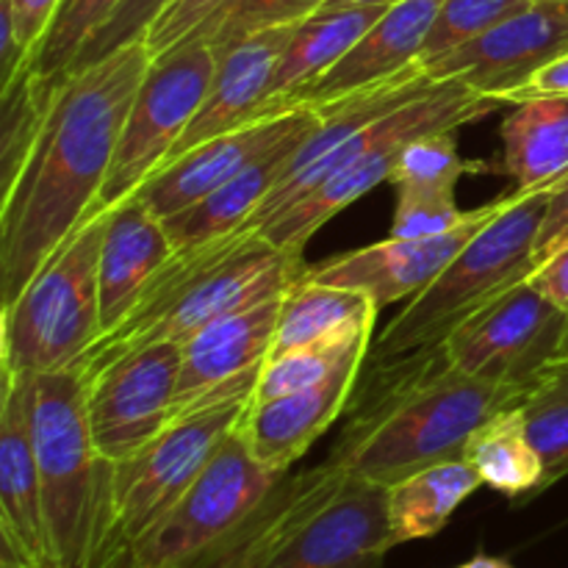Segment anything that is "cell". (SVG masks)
<instances>
[{
    "instance_id": "6",
    "label": "cell",
    "mask_w": 568,
    "mask_h": 568,
    "mask_svg": "<svg viewBox=\"0 0 568 568\" xmlns=\"http://www.w3.org/2000/svg\"><path fill=\"white\" fill-rule=\"evenodd\" d=\"M33 449L59 568H120L111 503V464L94 447L81 366L33 375Z\"/></svg>"
},
{
    "instance_id": "47",
    "label": "cell",
    "mask_w": 568,
    "mask_h": 568,
    "mask_svg": "<svg viewBox=\"0 0 568 568\" xmlns=\"http://www.w3.org/2000/svg\"><path fill=\"white\" fill-rule=\"evenodd\" d=\"M120 568H128V566H125V564H122V566H120Z\"/></svg>"
},
{
    "instance_id": "10",
    "label": "cell",
    "mask_w": 568,
    "mask_h": 568,
    "mask_svg": "<svg viewBox=\"0 0 568 568\" xmlns=\"http://www.w3.org/2000/svg\"><path fill=\"white\" fill-rule=\"evenodd\" d=\"M253 397H233L175 416L131 458L111 464V503L120 547L153 530L203 475L216 449L239 430Z\"/></svg>"
},
{
    "instance_id": "44",
    "label": "cell",
    "mask_w": 568,
    "mask_h": 568,
    "mask_svg": "<svg viewBox=\"0 0 568 568\" xmlns=\"http://www.w3.org/2000/svg\"><path fill=\"white\" fill-rule=\"evenodd\" d=\"M455 568H514L508 560L503 558H491V555H477V558L466 560V564L455 566Z\"/></svg>"
},
{
    "instance_id": "30",
    "label": "cell",
    "mask_w": 568,
    "mask_h": 568,
    "mask_svg": "<svg viewBox=\"0 0 568 568\" xmlns=\"http://www.w3.org/2000/svg\"><path fill=\"white\" fill-rule=\"evenodd\" d=\"M67 81V78H64ZM64 81H39L31 72H22L9 89L0 92V194L9 192L20 170L26 166L39 133H42L44 116L50 103Z\"/></svg>"
},
{
    "instance_id": "32",
    "label": "cell",
    "mask_w": 568,
    "mask_h": 568,
    "mask_svg": "<svg viewBox=\"0 0 568 568\" xmlns=\"http://www.w3.org/2000/svg\"><path fill=\"white\" fill-rule=\"evenodd\" d=\"M372 333L355 338H344V342H322L311 344V347L292 349V353L275 355L266 358L264 372L255 386L253 405L272 403V399L288 397V394L305 392L320 383H325L344 361L353 358L355 353H369Z\"/></svg>"
},
{
    "instance_id": "11",
    "label": "cell",
    "mask_w": 568,
    "mask_h": 568,
    "mask_svg": "<svg viewBox=\"0 0 568 568\" xmlns=\"http://www.w3.org/2000/svg\"><path fill=\"white\" fill-rule=\"evenodd\" d=\"M214 70L216 50L197 39L150 61L92 214L111 211L136 194L170 161L214 81Z\"/></svg>"
},
{
    "instance_id": "38",
    "label": "cell",
    "mask_w": 568,
    "mask_h": 568,
    "mask_svg": "<svg viewBox=\"0 0 568 568\" xmlns=\"http://www.w3.org/2000/svg\"><path fill=\"white\" fill-rule=\"evenodd\" d=\"M222 3L225 0H172L164 14L153 22L148 37H144L150 55L159 59V55L170 53L178 44L186 42Z\"/></svg>"
},
{
    "instance_id": "37",
    "label": "cell",
    "mask_w": 568,
    "mask_h": 568,
    "mask_svg": "<svg viewBox=\"0 0 568 568\" xmlns=\"http://www.w3.org/2000/svg\"><path fill=\"white\" fill-rule=\"evenodd\" d=\"M471 216V211H460L455 200L436 197H399L392 220V239H419L438 236L455 231Z\"/></svg>"
},
{
    "instance_id": "39",
    "label": "cell",
    "mask_w": 568,
    "mask_h": 568,
    "mask_svg": "<svg viewBox=\"0 0 568 568\" xmlns=\"http://www.w3.org/2000/svg\"><path fill=\"white\" fill-rule=\"evenodd\" d=\"M59 6L61 0H11V14H14L17 39H20L22 53H26V67L48 33Z\"/></svg>"
},
{
    "instance_id": "33",
    "label": "cell",
    "mask_w": 568,
    "mask_h": 568,
    "mask_svg": "<svg viewBox=\"0 0 568 568\" xmlns=\"http://www.w3.org/2000/svg\"><path fill=\"white\" fill-rule=\"evenodd\" d=\"M116 3L120 0H61L59 11H55L39 48L33 50L26 72L48 83L64 81L87 39L109 20Z\"/></svg>"
},
{
    "instance_id": "7",
    "label": "cell",
    "mask_w": 568,
    "mask_h": 568,
    "mask_svg": "<svg viewBox=\"0 0 568 568\" xmlns=\"http://www.w3.org/2000/svg\"><path fill=\"white\" fill-rule=\"evenodd\" d=\"M549 197L552 189L505 194L503 211L381 333L372 349L375 364L438 347L466 316L527 281L536 270V244Z\"/></svg>"
},
{
    "instance_id": "42",
    "label": "cell",
    "mask_w": 568,
    "mask_h": 568,
    "mask_svg": "<svg viewBox=\"0 0 568 568\" xmlns=\"http://www.w3.org/2000/svg\"><path fill=\"white\" fill-rule=\"evenodd\" d=\"M564 239H568V178L552 189V197H549L547 216H544L541 233H538L536 264L544 255L552 253Z\"/></svg>"
},
{
    "instance_id": "24",
    "label": "cell",
    "mask_w": 568,
    "mask_h": 568,
    "mask_svg": "<svg viewBox=\"0 0 568 568\" xmlns=\"http://www.w3.org/2000/svg\"><path fill=\"white\" fill-rule=\"evenodd\" d=\"M381 6H349V9H320L294 26L292 39L283 50L270 83V100L264 111H277L325 75L358 44V39L381 20Z\"/></svg>"
},
{
    "instance_id": "13",
    "label": "cell",
    "mask_w": 568,
    "mask_h": 568,
    "mask_svg": "<svg viewBox=\"0 0 568 568\" xmlns=\"http://www.w3.org/2000/svg\"><path fill=\"white\" fill-rule=\"evenodd\" d=\"M181 344L155 342L105 361L87 375V419L109 464L131 458L172 422Z\"/></svg>"
},
{
    "instance_id": "9",
    "label": "cell",
    "mask_w": 568,
    "mask_h": 568,
    "mask_svg": "<svg viewBox=\"0 0 568 568\" xmlns=\"http://www.w3.org/2000/svg\"><path fill=\"white\" fill-rule=\"evenodd\" d=\"M286 475L266 469L233 433L170 514L125 555L128 568H192L225 544Z\"/></svg>"
},
{
    "instance_id": "4",
    "label": "cell",
    "mask_w": 568,
    "mask_h": 568,
    "mask_svg": "<svg viewBox=\"0 0 568 568\" xmlns=\"http://www.w3.org/2000/svg\"><path fill=\"white\" fill-rule=\"evenodd\" d=\"M503 105L508 103L475 92L455 78L436 81L419 98L397 105L355 133L300 178L272 189L247 227L270 239L275 247L303 255L320 227L369 194L377 183L392 181L399 155L414 139L458 131Z\"/></svg>"
},
{
    "instance_id": "16",
    "label": "cell",
    "mask_w": 568,
    "mask_h": 568,
    "mask_svg": "<svg viewBox=\"0 0 568 568\" xmlns=\"http://www.w3.org/2000/svg\"><path fill=\"white\" fill-rule=\"evenodd\" d=\"M505 197L497 203L480 205L471 211L469 220L460 227L438 236L419 239H383L369 247L349 250V253L327 258L325 264L308 266L305 275L311 281L331 283V286L355 288L375 303L377 311L399 300L416 297L425 292L444 270L455 261V255L503 211Z\"/></svg>"
},
{
    "instance_id": "23",
    "label": "cell",
    "mask_w": 568,
    "mask_h": 568,
    "mask_svg": "<svg viewBox=\"0 0 568 568\" xmlns=\"http://www.w3.org/2000/svg\"><path fill=\"white\" fill-rule=\"evenodd\" d=\"M303 142L305 139L281 144L277 150L266 153L264 159L250 164L247 170L239 172L236 178L222 183L220 189L205 194L203 200H197L194 205L164 220L175 253H192V250L220 242V239L231 236V233L244 231L255 216V211L266 200V194L277 186V181L286 172V164L292 161L294 150Z\"/></svg>"
},
{
    "instance_id": "28",
    "label": "cell",
    "mask_w": 568,
    "mask_h": 568,
    "mask_svg": "<svg viewBox=\"0 0 568 568\" xmlns=\"http://www.w3.org/2000/svg\"><path fill=\"white\" fill-rule=\"evenodd\" d=\"M464 458L475 466L483 486L505 497H532L544 491V466L527 438L519 408H505L477 427L466 444Z\"/></svg>"
},
{
    "instance_id": "22",
    "label": "cell",
    "mask_w": 568,
    "mask_h": 568,
    "mask_svg": "<svg viewBox=\"0 0 568 568\" xmlns=\"http://www.w3.org/2000/svg\"><path fill=\"white\" fill-rule=\"evenodd\" d=\"M175 255L164 222L150 214L136 194L109 211L100 244V322L103 336L122 325L148 283Z\"/></svg>"
},
{
    "instance_id": "14",
    "label": "cell",
    "mask_w": 568,
    "mask_h": 568,
    "mask_svg": "<svg viewBox=\"0 0 568 568\" xmlns=\"http://www.w3.org/2000/svg\"><path fill=\"white\" fill-rule=\"evenodd\" d=\"M320 120V111L303 109V105L266 111L258 120L209 139V142L166 161L153 178L139 186L136 197L161 222L170 220L172 214L203 200L205 194L220 189L222 183L236 178L239 172L247 170L250 164L264 159L281 144L308 139Z\"/></svg>"
},
{
    "instance_id": "18",
    "label": "cell",
    "mask_w": 568,
    "mask_h": 568,
    "mask_svg": "<svg viewBox=\"0 0 568 568\" xmlns=\"http://www.w3.org/2000/svg\"><path fill=\"white\" fill-rule=\"evenodd\" d=\"M33 375L3 372L0 394V544L31 568H59L42 503L31 427Z\"/></svg>"
},
{
    "instance_id": "25",
    "label": "cell",
    "mask_w": 568,
    "mask_h": 568,
    "mask_svg": "<svg viewBox=\"0 0 568 568\" xmlns=\"http://www.w3.org/2000/svg\"><path fill=\"white\" fill-rule=\"evenodd\" d=\"M514 105L503 122V172L519 192L555 189L568 178V98Z\"/></svg>"
},
{
    "instance_id": "3",
    "label": "cell",
    "mask_w": 568,
    "mask_h": 568,
    "mask_svg": "<svg viewBox=\"0 0 568 568\" xmlns=\"http://www.w3.org/2000/svg\"><path fill=\"white\" fill-rule=\"evenodd\" d=\"M392 549L388 488L325 460L283 477L261 508L192 568H383Z\"/></svg>"
},
{
    "instance_id": "15",
    "label": "cell",
    "mask_w": 568,
    "mask_h": 568,
    "mask_svg": "<svg viewBox=\"0 0 568 568\" xmlns=\"http://www.w3.org/2000/svg\"><path fill=\"white\" fill-rule=\"evenodd\" d=\"M283 297L286 294L233 311L181 344L183 361L172 419L222 399L253 397L275 344Z\"/></svg>"
},
{
    "instance_id": "34",
    "label": "cell",
    "mask_w": 568,
    "mask_h": 568,
    "mask_svg": "<svg viewBox=\"0 0 568 568\" xmlns=\"http://www.w3.org/2000/svg\"><path fill=\"white\" fill-rule=\"evenodd\" d=\"M322 6L325 0H225L186 42H209L220 53L255 33L300 26Z\"/></svg>"
},
{
    "instance_id": "36",
    "label": "cell",
    "mask_w": 568,
    "mask_h": 568,
    "mask_svg": "<svg viewBox=\"0 0 568 568\" xmlns=\"http://www.w3.org/2000/svg\"><path fill=\"white\" fill-rule=\"evenodd\" d=\"M172 0H120L116 9L111 11L109 20L87 39V44L81 48L78 59L72 61V72H81L87 67L98 64V61L109 59V55L120 53L122 48H131V44L144 42L148 31L153 28V22L159 20L166 11Z\"/></svg>"
},
{
    "instance_id": "26",
    "label": "cell",
    "mask_w": 568,
    "mask_h": 568,
    "mask_svg": "<svg viewBox=\"0 0 568 568\" xmlns=\"http://www.w3.org/2000/svg\"><path fill=\"white\" fill-rule=\"evenodd\" d=\"M375 322L377 308L366 294L303 275L283 297L270 358L311 344L366 336L375 331Z\"/></svg>"
},
{
    "instance_id": "8",
    "label": "cell",
    "mask_w": 568,
    "mask_h": 568,
    "mask_svg": "<svg viewBox=\"0 0 568 568\" xmlns=\"http://www.w3.org/2000/svg\"><path fill=\"white\" fill-rule=\"evenodd\" d=\"M109 211L89 214L0 316L3 372L50 375L81 366L103 336L100 244Z\"/></svg>"
},
{
    "instance_id": "2",
    "label": "cell",
    "mask_w": 568,
    "mask_h": 568,
    "mask_svg": "<svg viewBox=\"0 0 568 568\" xmlns=\"http://www.w3.org/2000/svg\"><path fill=\"white\" fill-rule=\"evenodd\" d=\"M521 394L525 388L455 369L442 347L383 361L327 460L388 488L433 464L464 458L477 427L514 408Z\"/></svg>"
},
{
    "instance_id": "29",
    "label": "cell",
    "mask_w": 568,
    "mask_h": 568,
    "mask_svg": "<svg viewBox=\"0 0 568 568\" xmlns=\"http://www.w3.org/2000/svg\"><path fill=\"white\" fill-rule=\"evenodd\" d=\"M544 466V488L568 475V358L555 361L516 403Z\"/></svg>"
},
{
    "instance_id": "27",
    "label": "cell",
    "mask_w": 568,
    "mask_h": 568,
    "mask_svg": "<svg viewBox=\"0 0 568 568\" xmlns=\"http://www.w3.org/2000/svg\"><path fill=\"white\" fill-rule=\"evenodd\" d=\"M480 486V475L466 458L433 464L388 486V525L394 547L438 536L455 510Z\"/></svg>"
},
{
    "instance_id": "17",
    "label": "cell",
    "mask_w": 568,
    "mask_h": 568,
    "mask_svg": "<svg viewBox=\"0 0 568 568\" xmlns=\"http://www.w3.org/2000/svg\"><path fill=\"white\" fill-rule=\"evenodd\" d=\"M568 53V3H530L483 37L422 64L436 81L455 78L475 92L505 100L527 78Z\"/></svg>"
},
{
    "instance_id": "35",
    "label": "cell",
    "mask_w": 568,
    "mask_h": 568,
    "mask_svg": "<svg viewBox=\"0 0 568 568\" xmlns=\"http://www.w3.org/2000/svg\"><path fill=\"white\" fill-rule=\"evenodd\" d=\"M527 6L530 0H444L430 33H427L425 48H422L419 64H430V61L453 53L455 48L483 37Z\"/></svg>"
},
{
    "instance_id": "21",
    "label": "cell",
    "mask_w": 568,
    "mask_h": 568,
    "mask_svg": "<svg viewBox=\"0 0 568 568\" xmlns=\"http://www.w3.org/2000/svg\"><path fill=\"white\" fill-rule=\"evenodd\" d=\"M292 33L294 26L272 28L216 53L214 81L170 161L209 139L236 131L266 114L272 75Z\"/></svg>"
},
{
    "instance_id": "31",
    "label": "cell",
    "mask_w": 568,
    "mask_h": 568,
    "mask_svg": "<svg viewBox=\"0 0 568 568\" xmlns=\"http://www.w3.org/2000/svg\"><path fill=\"white\" fill-rule=\"evenodd\" d=\"M471 170L486 166L458 153V131H444L414 139L399 155L392 183L399 197L455 200V186Z\"/></svg>"
},
{
    "instance_id": "20",
    "label": "cell",
    "mask_w": 568,
    "mask_h": 568,
    "mask_svg": "<svg viewBox=\"0 0 568 568\" xmlns=\"http://www.w3.org/2000/svg\"><path fill=\"white\" fill-rule=\"evenodd\" d=\"M366 355L369 353H355L320 386L272 403L250 405L239 433L247 442L253 458L277 475H288V469L353 403Z\"/></svg>"
},
{
    "instance_id": "1",
    "label": "cell",
    "mask_w": 568,
    "mask_h": 568,
    "mask_svg": "<svg viewBox=\"0 0 568 568\" xmlns=\"http://www.w3.org/2000/svg\"><path fill=\"white\" fill-rule=\"evenodd\" d=\"M150 61L136 42L59 87L26 166L0 194V311L94 211Z\"/></svg>"
},
{
    "instance_id": "43",
    "label": "cell",
    "mask_w": 568,
    "mask_h": 568,
    "mask_svg": "<svg viewBox=\"0 0 568 568\" xmlns=\"http://www.w3.org/2000/svg\"><path fill=\"white\" fill-rule=\"evenodd\" d=\"M394 3H399V0H325L322 9H349V6H381V9H388Z\"/></svg>"
},
{
    "instance_id": "46",
    "label": "cell",
    "mask_w": 568,
    "mask_h": 568,
    "mask_svg": "<svg viewBox=\"0 0 568 568\" xmlns=\"http://www.w3.org/2000/svg\"><path fill=\"white\" fill-rule=\"evenodd\" d=\"M530 3H568V0H530Z\"/></svg>"
},
{
    "instance_id": "40",
    "label": "cell",
    "mask_w": 568,
    "mask_h": 568,
    "mask_svg": "<svg viewBox=\"0 0 568 568\" xmlns=\"http://www.w3.org/2000/svg\"><path fill=\"white\" fill-rule=\"evenodd\" d=\"M544 297L552 305H558L568 314V239L558 244L549 255H544L536 264L532 275L527 277Z\"/></svg>"
},
{
    "instance_id": "19",
    "label": "cell",
    "mask_w": 568,
    "mask_h": 568,
    "mask_svg": "<svg viewBox=\"0 0 568 568\" xmlns=\"http://www.w3.org/2000/svg\"><path fill=\"white\" fill-rule=\"evenodd\" d=\"M444 0H399L358 39L353 50L283 109H325L361 89L399 75L419 64L433 22Z\"/></svg>"
},
{
    "instance_id": "45",
    "label": "cell",
    "mask_w": 568,
    "mask_h": 568,
    "mask_svg": "<svg viewBox=\"0 0 568 568\" xmlns=\"http://www.w3.org/2000/svg\"><path fill=\"white\" fill-rule=\"evenodd\" d=\"M0 568H31V566L22 564V560L17 558L6 544H0Z\"/></svg>"
},
{
    "instance_id": "5",
    "label": "cell",
    "mask_w": 568,
    "mask_h": 568,
    "mask_svg": "<svg viewBox=\"0 0 568 568\" xmlns=\"http://www.w3.org/2000/svg\"><path fill=\"white\" fill-rule=\"evenodd\" d=\"M308 272L303 255L275 247L258 231L231 233L192 253H175L148 283L120 327L100 336L83 375L144 344H183L211 322L286 294Z\"/></svg>"
},
{
    "instance_id": "12",
    "label": "cell",
    "mask_w": 568,
    "mask_h": 568,
    "mask_svg": "<svg viewBox=\"0 0 568 568\" xmlns=\"http://www.w3.org/2000/svg\"><path fill=\"white\" fill-rule=\"evenodd\" d=\"M438 347L466 375L527 388L547 366L568 358V314L521 281L466 316Z\"/></svg>"
},
{
    "instance_id": "41",
    "label": "cell",
    "mask_w": 568,
    "mask_h": 568,
    "mask_svg": "<svg viewBox=\"0 0 568 568\" xmlns=\"http://www.w3.org/2000/svg\"><path fill=\"white\" fill-rule=\"evenodd\" d=\"M532 98H568V53L558 55L549 64H544L541 70L532 72L519 89L505 98V103H525Z\"/></svg>"
}]
</instances>
